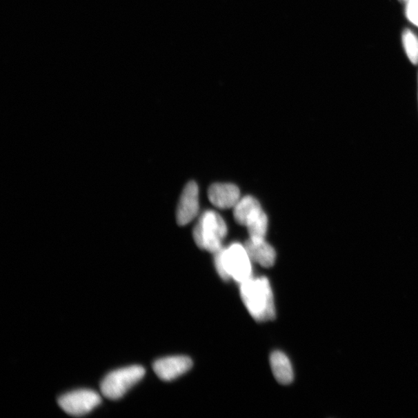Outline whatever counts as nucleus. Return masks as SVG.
<instances>
[{"mask_svg": "<svg viewBox=\"0 0 418 418\" xmlns=\"http://www.w3.org/2000/svg\"><path fill=\"white\" fill-rule=\"evenodd\" d=\"M239 284L242 301L252 318L259 322L274 320L276 310L268 279L251 277Z\"/></svg>", "mask_w": 418, "mask_h": 418, "instance_id": "1", "label": "nucleus"}, {"mask_svg": "<svg viewBox=\"0 0 418 418\" xmlns=\"http://www.w3.org/2000/svg\"><path fill=\"white\" fill-rule=\"evenodd\" d=\"M215 255V266L223 280L233 279L239 283L252 276L251 259L244 245L234 243L228 248H221Z\"/></svg>", "mask_w": 418, "mask_h": 418, "instance_id": "2", "label": "nucleus"}, {"mask_svg": "<svg viewBox=\"0 0 418 418\" xmlns=\"http://www.w3.org/2000/svg\"><path fill=\"white\" fill-rule=\"evenodd\" d=\"M227 226L217 212L212 210L201 215L193 230L196 245L200 249L215 253L223 248V241L227 235Z\"/></svg>", "mask_w": 418, "mask_h": 418, "instance_id": "3", "label": "nucleus"}, {"mask_svg": "<svg viewBox=\"0 0 418 418\" xmlns=\"http://www.w3.org/2000/svg\"><path fill=\"white\" fill-rule=\"evenodd\" d=\"M233 217L237 223L246 227L250 239L261 241L267 235L268 219L259 202L252 196H246L233 208Z\"/></svg>", "mask_w": 418, "mask_h": 418, "instance_id": "4", "label": "nucleus"}, {"mask_svg": "<svg viewBox=\"0 0 418 418\" xmlns=\"http://www.w3.org/2000/svg\"><path fill=\"white\" fill-rule=\"evenodd\" d=\"M141 366H131L109 373L101 384L102 394L110 400H119L145 375Z\"/></svg>", "mask_w": 418, "mask_h": 418, "instance_id": "5", "label": "nucleus"}, {"mask_svg": "<svg viewBox=\"0 0 418 418\" xmlns=\"http://www.w3.org/2000/svg\"><path fill=\"white\" fill-rule=\"evenodd\" d=\"M102 401L97 392L92 390H78L68 392L59 399L61 409L70 415L80 417L86 415Z\"/></svg>", "mask_w": 418, "mask_h": 418, "instance_id": "6", "label": "nucleus"}, {"mask_svg": "<svg viewBox=\"0 0 418 418\" xmlns=\"http://www.w3.org/2000/svg\"><path fill=\"white\" fill-rule=\"evenodd\" d=\"M199 210V190L195 181H190L183 188L177 206V223L181 226L191 223L197 217Z\"/></svg>", "mask_w": 418, "mask_h": 418, "instance_id": "7", "label": "nucleus"}, {"mask_svg": "<svg viewBox=\"0 0 418 418\" xmlns=\"http://www.w3.org/2000/svg\"><path fill=\"white\" fill-rule=\"evenodd\" d=\"M192 360L188 357L176 356L155 361L153 369L163 381H172L192 369Z\"/></svg>", "mask_w": 418, "mask_h": 418, "instance_id": "8", "label": "nucleus"}, {"mask_svg": "<svg viewBox=\"0 0 418 418\" xmlns=\"http://www.w3.org/2000/svg\"><path fill=\"white\" fill-rule=\"evenodd\" d=\"M208 197L215 207L229 209L238 203L240 192L239 188L232 183H215L209 187Z\"/></svg>", "mask_w": 418, "mask_h": 418, "instance_id": "9", "label": "nucleus"}, {"mask_svg": "<svg viewBox=\"0 0 418 418\" xmlns=\"http://www.w3.org/2000/svg\"><path fill=\"white\" fill-rule=\"evenodd\" d=\"M244 246L252 261L267 268L273 267L275 265V250L273 246L266 242L265 239L261 241H253L249 239L245 243Z\"/></svg>", "mask_w": 418, "mask_h": 418, "instance_id": "10", "label": "nucleus"}, {"mask_svg": "<svg viewBox=\"0 0 418 418\" xmlns=\"http://www.w3.org/2000/svg\"><path fill=\"white\" fill-rule=\"evenodd\" d=\"M270 364L276 381L283 385H288L294 381V371L288 357L280 351L271 354Z\"/></svg>", "mask_w": 418, "mask_h": 418, "instance_id": "11", "label": "nucleus"}, {"mask_svg": "<svg viewBox=\"0 0 418 418\" xmlns=\"http://www.w3.org/2000/svg\"><path fill=\"white\" fill-rule=\"evenodd\" d=\"M402 41L409 60L414 65L418 64V37L409 29L404 30Z\"/></svg>", "mask_w": 418, "mask_h": 418, "instance_id": "12", "label": "nucleus"}, {"mask_svg": "<svg viewBox=\"0 0 418 418\" xmlns=\"http://www.w3.org/2000/svg\"><path fill=\"white\" fill-rule=\"evenodd\" d=\"M405 14L408 20L418 28V1L410 0L406 3Z\"/></svg>", "mask_w": 418, "mask_h": 418, "instance_id": "13", "label": "nucleus"}, {"mask_svg": "<svg viewBox=\"0 0 418 418\" xmlns=\"http://www.w3.org/2000/svg\"><path fill=\"white\" fill-rule=\"evenodd\" d=\"M401 3L406 4L408 2L410 1V0H400Z\"/></svg>", "mask_w": 418, "mask_h": 418, "instance_id": "14", "label": "nucleus"}, {"mask_svg": "<svg viewBox=\"0 0 418 418\" xmlns=\"http://www.w3.org/2000/svg\"><path fill=\"white\" fill-rule=\"evenodd\" d=\"M417 1H418V0H417Z\"/></svg>", "mask_w": 418, "mask_h": 418, "instance_id": "15", "label": "nucleus"}]
</instances>
